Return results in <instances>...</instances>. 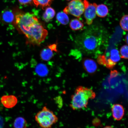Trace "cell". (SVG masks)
<instances>
[{
	"instance_id": "7402d4cb",
	"label": "cell",
	"mask_w": 128,
	"mask_h": 128,
	"mask_svg": "<svg viewBox=\"0 0 128 128\" xmlns=\"http://www.w3.org/2000/svg\"><path fill=\"white\" fill-rule=\"evenodd\" d=\"M120 53L122 58L128 59V47L127 45H124L121 48L120 50Z\"/></svg>"
},
{
	"instance_id": "cb8c5ba5",
	"label": "cell",
	"mask_w": 128,
	"mask_h": 128,
	"mask_svg": "<svg viewBox=\"0 0 128 128\" xmlns=\"http://www.w3.org/2000/svg\"><path fill=\"white\" fill-rule=\"evenodd\" d=\"M116 63L113 62L111 59H108V61H107L106 65L107 68L111 69L113 68V67L114 66L116 65Z\"/></svg>"
},
{
	"instance_id": "8992f818",
	"label": "cell",
	"mask_w": 128,
	"mask_h": 128,
	"mask_svg": "<svg viewBox=\"0 0 128 128\" xmlns=\"http://www.w3.org/2000/svg\"><path fill=\"white\" fill-rule=\"evenodd\" d=\"M84 49L88 52L94 51L100 45V40L94 34H88L84 36L82 41Z\"/></svg>"
},
{
	"instance_id": "f546056e",
	"label": "cell",
	"mask_w": 128,
	"mask_h": 128,
	"mask_svg": "<svg viewBox=\"0 0 128 128\" xmlns=\"http://www.w3.org/2000/svg\"><path fill=\"white\" fill-rule=\"evenodd\" d=\"M66 0L68 1H71L72 0Z\"/></svg>"
},
{
	"instance_id": "484cf974",
	"label": "cell",
	"mask_w": 128,
	"mask_h": 128,
	"mask_svg": "<svg viewBox=\"0 0 128 128\" xmlns=\"http://www.w3.org/2000/svg\"><path fill=\"white\" fill-rule=\"evenodd\" d=\"M118 74L117 72L116 71H112L111 73V76L112 77L116 76Z\"/></svg>"
},
{
	"instance_id": "3957f363",
	"label": "cell",
	"mask_w": 128,
	"mask_h": 128,
	"mask_svg": "<svg viewBox=\"0 0 128 128\" xmlns=\"http://www.w3.org/2000/svg\"><path fill=\"white\" fill-rule=\"evenodd\" d=\"M35 119L42 128H52L58 121V118L54 112L46 106L36 114Z\"/></svg>"
},
{
	"instance_id": "30bf717a",
	"label": "cell",
	"mask_w": 128,
	"mask_h": 128,
	"mask_svg": "<svg viewBox=\"0 0 128 128\" xmlns=\"http://www.w3.org/2000/svg\"><path fill=\"white\" fill-rule=\"evenodd\" d=\"M112 111L113 118L116 120H121L124 116V108L120 104L113 105L112 107Z\"/></svg>"
},
{
	"instance_id": "7c38bea8",
	"label": "cell",
	"mask_w": 128,
	"mask_h": 128,
	"mask_svg": "<svg viewBox=\"0 0 128 128\" xmlns=\"http://www.w3.org/2000/svg\"><path fill=\"white\" fill-rule=\"evenodd\" d=\"M53 52L54 51L48 46L47 48H44L41 51L40 56L41 58L46 61L50 60L53 56Z\"/></svg>"
},
{
	"instance_id": "7a4b0ae2",
	"label": "cell",
	"mask_w": 128,
	"mask_h": 128,
	"mask_svg": "<svg viewBox=\"0 0 128 128\" xmlns=\"http://www.w3.org/2000/svg\"><path fill=\"white\" fill-rule=\"evenodd\" d=\"M48 32L39 22L29 29L25 35L27 42L33 45H39L48 36Z\"/></svg>"
},
{
	"instance_id": "5b68a950",
	"label": "cell",
	"mask_w": 128,
	"mask_h": 128,
	"mask_svg": "<svg viewBox=\"0 0 128 128\" xmlns=\"http://www.w3.org/2000/svg\"><path fill=\"white\" fill-rule=\"evenodd\" d=\"M84 5L82 0H72L64 10L63 12L78 18H80L84 13Z\"/></svg>"
},
{
	"instance_id": "2e32d148",
	"label": "cell",
	"mask_w": 128,
	"mask_h": 128,
	"mask_svg": "<svg viewBox=\"0 0 128 128\" xmlns=\"http://www.w3.org/2000/svg\"><path fill=\"white\" fill-rule=\"evenodd\" d=\"M53 0H33V2L36 7H40L43 9L49 7Z\"/></svg>"
},
{
	"instance_id": "44dd1931",
	"label": "cell",
	"mask_w": 128,
	"mask_h": 128,
	"mask_svg": "<svg viewBox=\"0 0 128 128\" xmlns=\"http://www.w3.org/2000/svg\"><path fill=\"white\" fill-rule=\"evenodd\" d=\"M128 16L127 15L123 16L120 22V25L124 31H128Z\"/></svg>"
},
{
	"instance_id": "ba28073f",
	"label": "cell",
	"mask_w": 128,
	"mask_h": 128,
	"mask_svg": "<svg viewBox=\"0 0 128 128\" xmlns=\"http://www.w3.org/2000/svg\"><path fill=\"white\" fill-rule=\"evenodd\" d=\"M0 19L3 23L8 24L14 22L15 17L12 10L6 9L1 12L0 16Z\"/></svg>"
},
{
	"instance_id": "f1b7e54d",
	"label": "cell",
	"mask_w": 128,
	"mask_h": 128,
	"mask_svg": "<svg viewBox=\"0 0 128 128\" xmlns=\"http://www.w3.org/2000/svg\"><path fill=\"white\" fill-rule=\"evenodd\" d=\"M104 128H114L110 126H106Z\"/></svg>"
},
{
	"instance_id": "4fadbf2b",
	"label": "cell",
	"mask_w": 128,
	"mask_h": 128,
	"mask_svg": "<svg viewBox=\"0 0 128 128\" xmlns=\"http://www.w3.org/2000/svg\"><path fill=\"white\" fill-rule=\"evenodd\" d=\"M108 12V8L105 4H101L97 5L96 8V14L98 17L100 18L106 17Z\"/></svg>"
},
{
	"instance_id": "6da1fadb",
	"label": "cell",
	"mask_w": 128,
	"mask_h": 128,
	"mask_svg": "<svg viewBox=\"0 0 128 128\" xmlns=\"http://www.w3.org/2000/svg\"><path fill=\"white\" fill-rule=\"evenodd\" d=\"M96 96L95 93L92 90L79 86L76 88L74 94L71 96L70 106L73 110L86 108L89 100L95 98Z\"/></svg>"
},
{
	"instance_id": "83f0119b",
	"label": "cell",
	"mask_w": 128,
	"mask_h": 128,
	"mask_svg": "<svg viewBox=\"0 0 128 128\" xmlns=\"http://www.w3.org/2000/svg\"><path fill=\"white\" fill-rule=\"evenodd\" d=\"M126 44H128V34L127 35V36H126Z\"/></svg>"
},
{
	"instance_id": "d4e9b609",
	"label": "cell",
	"mask_w": 128,
	"mask_h": 128,
	"mask_svg": "<svg viewBox=\"0 0 128 128\" xmlns=\"http://www.w3.org/2000/svg\"><path fill=\"white\" fill-rule=\"evenodd\" d=\"M20 4L23 5H26L31 4L33 0H18Z\"/></svg>"
},
{
	"instance_id": "e0dca14e",
	"label": "cell",
	"mask_w": 128,
	"mask_h": 128,
	"mask_svg": "<svg viewBox=\"0 0 128 128\" xmlns=\"http://www.w3.org/2000/svg\"><path fill=\"white\" fill-rule=\"evenodd\" d=\"M28 123L24 118L22 117L16 118L14 123V128H26Z\"/></svg>"
},
{
	"instance_id": "52a82bcc",
	"label": "cell",
	"mask_w": 128,
	"mask_h": 128,
	"mask_svg": "<svg viewBox=\"0 0 128 128\" xmlns=\"http://www.w3.org/2000/svg\"><path fill=\"white\" fill-rule=\"evenodd\" d=\"M84 1L85 7L84 13V17L86 24L88 25H90L96 16V8L97 5L94 3L90 4L87 0H84Z\"/></svg>"
},
{
	"instance_id": "4316f807",
	"label": "cell",
	"mask_w": 128,
	"mask_h": 128,
	"mask_svg": "<svg viewBox=\"0 0 128 128\" xmlns=\"http://www.w3.org/2000/svg\"><path fill=\"white\" fill-rule=\"evenodd\" d=\"M4 120L0 116V128H2L4 126Z\"/></svg>"
},
{
	"instance_id": "ac0fdd59",
	"label": "cell",
	"mask_w": 128,
	"mask_h": 128,
	"mask_svg": "<svg viewBox=\"0 0 128 128\" xmlns=\"http://www.w3.org/2000/svg\"><path fill=\"white\" fill-rule=\"evenodd\" d=\"M56 18L58 21L64 25L68 24L69 22V18L67 14L63 12H60L57 14Z\"/></svg>"
},
{
	"instance_id": "d6986e66",
	"label": "cell",
	"mask_w": 128,
	"mask_h": 128,
	"mask_svg": "<svg viewBox=\"0 0 128 128\" xmlns=\"http://www.w3.org/2000/svg\"><path fill=\"white\" fill-rule=\"evenodd\" d=\"M70 26L72 29L75 31L81 30L84 26V24L78 19L72 20L70 22Z\"/></svg>"
},
{
	"instance_id": "9a60e30c",
	"label": "cell",
	"mask_w": 128,
	"mask_h": 128,
	"mask_svg": "<svg viewBox=\"0 0 128 128\" xmlns=\"http://www.w3.org/2000/svg\"><path fill=\"white\" fill-rule=\"evenodd\" d=\"M55 14V11L53 8L50 7H47L43 14V20L46 22H49L54 18Z\"/></svg>"
},
{
	"instance_id": "603a6c76",
	"label": "cell",
	"mask_w": 128,
	"mask_h": 128,
	"mask_svg": "<svg viewBox=\"0 0 128 128\" xmlns=\"http://www.w3.org/2000/svg\"><path fill=\"white\" fill-rule=\"evenodd\" d=\"M97 61L100 65H106L107 61L104 56H100L98 58Z\"/></svg>"
},
{
	"instance_id": "8fae6325",
	"label": "cell",
	"mask_w": 128,
	"mask_h": 128,
	"mask_svg": "<svg viewBox=\"0 0 128 128\" xmlns=\"http://www.w3.org/2000/svg\"><path fill=\"white\" fill-rule=\"evenodd\" d=\"M83 64L85 70L89 74L94 73L97 70V64L92 59H85L83 61Z\"/></svg>"
},
{
	"instance_id": "277c9868",
	"label": "cell",
	"mask_w": 128,
	"mask_h": 128,
	"mask_svg": "<svg viewBox=\"0 0 128 128\" xmlns=\"http://www.w3.org/2000/svg\"><path fill=\"white\" fill-rule=\"evenodd\" d=\"M39 22L34 14L27 12L16 15L14 23L19 31L24 34L30 27Z\"/></svg>"
},
{
	"instance_id": "9c48e42d",
	"label": "cell",
	"mask_w": 128,
	"mask_h": 128,
	"mask_svg": "<svg viewBox=\"0 0 128 128\" xmlns=\"http://www.w3.org/2000/svg\"><path fill=\"white\" fill-rule=\"evenodd\" d=\"M1 102L4 106L7 108H11L16 106L18 103V99L13 95L3 96L1 98Z\"/></svg>"
},
{
	"instance_id": "ffe728a7",
	"label": "cell",
	"mask_w": 128,
	"mask_h": 128,
	"mask_svg": "<svg viewBox=\"0 0 128 128\" xmlns=\"http://www.w3.org/2000/svg\"><path fill=\"white\" fill-rule=\"evenodd\" d=\"M110 59L113 62L116 63L120 60V57L119 51L117 50L114 49L110 52Z\"/></svg>"
},
{
	"instance_id": "5bb4252c",
	"label": "cell",
	"mask_w": 128,
	"mask_h": 128,
	"mask_svg": "<svg viewBox=\"0 0 128 128\" xmlns=\"http://www.w3.org/2000/svg\"><path fill=\"white\" fill-rule=\"evenodd\" d=\"M35 72L38 76L42 77L47 76L49 72L47 66L42 64H39L36 66Z\"/></svg>"
}]
</instances>
